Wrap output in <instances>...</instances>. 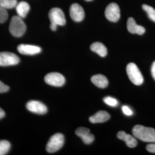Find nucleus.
Instances as JSON below:
<instances>
[{
    "mask_svg": "<svg viewBox=\"0 0 155 155\" xmlns=\"http://www.w3.org/2000/svg\"><path fill=\"white\" fill-rule=\"evenodd\" d=\"M127 29L130 33L138 34L139 35H143L145 32V28L143 26L137 25L132 17H129L127 20Z\"/></svg>",
    "mask_w": 155,
    "mask_h": 155,
    "instance_id": "nucleus-13",
    "label": "nucleus"
},
{
    "mask_svg": "<svg viewBox=\"0 0 155 155\" xmlns=\"http://www.w3.org/2000/svg\"><path fill=\"white\" fill-rule=\"evenodd\" d=\"M45 83L52 86L61 87L65 83V78L58 72H51L45 75Z\"/></svg>",
    "mask_w": 155,
    "mask_h": 155,
    "instance_id": "nucleus-7",
    "label": "nucleus"
},
{
    "mask_svg": "<svg viewBox=\"0 0 155 155\" xmlns=\"http://www.w3.org/2000/svg\"><path fill=\"white\" fill-rule=\"evenodd\" d=\"M110 118V114L105 111H99L89 118L90 122L93 124L103 123L108 121Z\"/></svg>",
    "mask_w": 155,
    "mask_h": 155,
    "instance_id": "nucleus-14",
    "label": "nucleus"
},
{
    "mask_svg": "<svg viewBox=\"0 0 155 155\" xmlns=\"http://www.w3.org/2000/svg\"><path fill=\"white\" fill-rule=\"evenodd\" d=\"M133 136L136 138L147 143H155V129L137 125L133 128Z\"/></svg>",
    "mask_w": 155,
    "mask_h": 155,
    "instance_id": "nucleus-1",
    "label": "nucleus"
},
{
    "mask_svg": "<svg viewBox=\"0 0 155 155\" xmlns=\"http://www.w3.org/2000/svg\"><path fill=\"white\" fill-rule=\"evenodd\" d=\"M143 9H144L146 13H147V15L150 18V20H151L152 21L155 22V9L152 8V6L146 4H144L142 6Z\"/></svg>",
    "mask_w": 155,
    "mask_h": 155,
    "instance_id": "nucleus-21",
    "label": "nucleus"
},
{
    "mask_svg": "<svg viewBox=\"0 0 155 155\" xmlns=\"http://www.w3.org/2000/svg\"><path fill=\"white\" fill-rule=\"evenodd\" d=\"M123 113L128 116H130L133 114V111L127 106H123L122 107Z\"/></svg>",
    "mask_w": 155,
    "mask_h": 155,
    "instance_id": "nucleus-24",
    "label": "nucleus"
},
{
    "mask_svg": "<svg viewBox=\"0 0 155 155\" xmlns=\"http://www.w3.org/2000/svg\"><path fill=\"white\" fill-rule=\"evenodd\" d=\"M9 90V86L6 85L5 84L0 81V93H4L7 92Z\"/></svg>",
    "mask_w": 155,
    "mask_h": 155,
    "instance_id": "nucleus-25",
    "label": "nucleus"
},
{
    "mask_svg": "<svg viewBox=\"0 0 155 155\" xmlns=\"http://www.w3.org/2000/svg\"><path fill=\"white\" fill-rule=\"evenodd\" d=\"M8 14L6 9L0 5V23H4L7 20Z\"/></svg>",
    "mask_w": 155,
    "mask_h": 155,
    "instance_id": "nucleus-23",
    "label": "nucleus"
},
{
    "mask_svg": "<svg viewBox=\"0 0 155 155\" xmlns=\"http://www.w3.org/2000/svg\"><path fill=\"white\" fill-rule=\"evenodd\" d=\"M104 102L106 105L111 107H116L118 105V101L111 97H106L104 98Z\"/></svg>",
    "mask_w": 155,
    "mask_h": 155,
    "instance_id": "nucleus-22",
    "label": "nucleus"
},
{
    "mask_svg": "<svg viewBox=\"0 0 155 155\" xmlns=\"http://www.w3.org/2000/svg\"><path fill=\"white\" fill-rule=\"evenodd\" d=\"M17 0H0V5L5 9H11L16 8Z\"/></svg>",
    "mask_w": 155,
    "mask_h": 155,
    "instance_id": "nucleus-19",
    "label": "nucleus"
},
{
    "mask_svg": "<svg viewBox=\"0 0 155 155\" xmlns=\"http://www.w3.org/2000/svg\"><path fill=\"white\" fill-rule=\"evenodd\" d=\"M18 52L25 55H35L41 52L40 47L29 45H20L17 47Z\"/></svg>",
    "mask_w": 155,
    "mask_h": 155,
    "instance_id": "nucleus-11",
    "label": "nucleus"
},
{
    "mask_svg": "<svg viewBox=\"0 0 155 155\" xmlns=\"http://www.w3.org/2000/svg\"><path fill=\"white\" fill-rule=\"evenodd\" d=\"M146 149L150 153H155V143H152V144H148L147 146Z\"/></svg>",
    "mask_w": 155,
    "mask_h": 155,
    "instance_id": "nucleus-26",
    "label": "nucleus"
},
{
    "mask_svg": "<svg viewBox=\"0 0 155 155\" xmlns=\"http://www.w3.org/2000/svg\"><path fill=\"white\" fill-rule=\"evenodd\" d=\"M86 1H92V0H86Z\"/></svg>",
    "mask_w": 155,
    "mask_h": 155,
    "instance_id": "nucleus-29",
    "label": "nucleus"
},
{
    "mask_svg": "<svg viewBox=\"0 0 155 155\" xmlns=\"http://www.w3.org/2000/svg\"><path fill=\"white\" fill-rule=\"evenodd\" d=\"M11 144L6 140H0V155H5L11 149Z\"/></svg>",
    "mask_w": 155,
    "mask_h": 155,
    "instance_id": "nucleus-20",
    "label": "nucleus"
},
{
    "mask_svg": "<svg viewBox=\"0 0 155 155\" xmlns=\"http://www.w3.org/2000/svg\"><path fill=\"white\" fill-rule=\"evenodd\" d=\"M26 107L29 111L38 114H45L47 112V106L38 101H29Z\"/></svg>",
    "mask_w": 155,
    "mask_h": 155,
    "instance_id": "nucleus-9",
    "label": "nucleus"
},
{
    "mask_svg": "<svg viewBox=\"0 0 155 155\" xmlns=\"http://www.w3.org/2000/svg\"><path fill=\"white\" fill-rule=\"evenodd\" d=\"M151 73H152V75L153 78V79L155 80V61L153 63L152 67H151Z\"/></svg>",
    "mask_w": 155,
    "mask_h": 155,
    "instance_id": "nucleus-27",
    "label": "nucleus"
},
{
    "mask_svg": "<svg viewBox=\"0 0 155 155\" xmlns=\"http://www.w3.org/2000/svg\"><path fill=\"white\" fill-rule=\"evenodd\" d=\"M5 115V111L3 110L1 107H0V120L2 119V118H4Z\"/></svg>",
    "mask_w": 155,
    "mask_h": 155,
    "instance_id": "nucleus-28",
    "label": "nucleus"
},
{
    "mask_svg": "<svg viewBox=\"0 0 155 155\" xmlns=\"http://www.w3.org/2000/svg\"><path fill=\"white\" fill-rule=\"evenodd\" d=\"M64 143V136L61 133H56L49 140L46 146V150L48 153H54L61 149Z\"/></svg>",
    "mask_w": 155,
    "mask_h": 155,
    "instance_id": "nucleus-5",
    "label": "nucleus"
},
{
    "mask_svg": "<svg viewBox=\"0 0 155 155\" xmlns=\"http://www.w3.org/2000/svg\"><path fill=\"white\" fill-rule=\"evenodd\" d=\"M75 134L82 140L83 143L86 144H90L94 140V136L90 133L89 129L86 127H81L78 128Z\"/></svg>",
    "mask_w": 155,
    "mask_h": 155,
    "instance_id": "nucleus-12",
    "label": "nucleus"
},
{
    "mask_svg": "<svg viewBox=\"0 0 155 155\" xmlns=\"http://www.w3.org/2000/svg\"><path fill=\"white\" fill-rule=\"evenodd\" d=\"M30 6L27 2L22 1L17 4L16 6V10L18 16L24 18L27 16L28 12L29 11Z\"/></svg>",
    "mask_w": 155,
    "mask_h": 155,
    "instance_id": "nucleus-17",
    "label": "nucleus"
},
{
    "mask_svg": "<svg viewBox=\"0 0 155 155\" xmlns=\"http://www.w3.org/2000/svg\"><path fill=\"white\" fill-rule=\"evenodd\" d=\"M127 76L130 81L135 85H141L144 82V78L136 64L130 63L127 67Z\"/></svg>",
    "mask_w": 155,
    "mask_h": 155,
    "instance_id": "nucleus-4",
    "label": "nucleus"
},
{
    "mask_svg": "<svg viewBox=\"0 0 155 155\" xmlns=\"http://www.w3.org/2000/svg\"><path fill=\"white\" fill-rule=\"evenodd\" d=\"M91 81L97 87L101 89L106 88L109 83L106 77L101 74L95 75L93 76L91 79Z\"/></svg>",
    "mask_w": 155,
    "mask_h": 155,
    "instance_id": "nucleus-16",
    "label": "nucleus"
},
{
    "mask_svg": "<svg viewBox=\"0 0 155 155\" xmlns=\"http://www.w3.org/2000/svg\"><path fill=\"white\" fill-rule=\"evenodd\" d=\"M90 49L101 57H105L107 54L106 47L100 42H95L92 44L90 46Z\"/></svg>",
    "mask_w": 155,
    "mask_h": 155,
    "instance_id": "nucleus-18",
    "label": "nucleus"
},
{
    "mask_svg": "<svg viewBox=\"0 0 155 155\" xmlns=\"http://www.w3.org/2000/svg\"><path fill=\"white\" fill-rule=\"evenodd\" d=\"M48 16L51 22L50 28L52 31H55L58 25H64L66 22L63 12L58 8H52L49 12Z\"/></svg>",
    "mask_w": 155,
    "mask_h": 155,
    "instance_id": "nucleus-2",
    "label": "nucleus"
},
{
    "mask_svg": "<svg viewBox=\"0 0 155 155\" xmlns=\"http://www.w3.org/2000/svg\"><path fill=\"white\" fill-rule=\"evenodd\" d=\"M117 137L125 141L129 148H134L137 145V141L135 137L127 134L124 131H120L117 133Z\"/></svg>",
    "mask_w": 155,
    "mask_h": 155,
    "instance_id": "nucleus-15",
    "label": "nucleus"
},
{
    "mask_svg": "<svg viewBox=\"0 0 155 155\" xmlns=\"http://www.w3.org/2000/svg\"><path fill=\"white\" fill-rule=\"evenodd\" d=\"M20 62L17 56L12 52H0V66H10L16 65Z\"/></svg>",
    "mask_w": 155,
    "mask_h": 155,
    "instance_id": "nucleus-6",
    "label": "nucleus"
},
{
    "mask_svg": "<svg viewBox=\"0 0 155 155\" xmlns=\"http://www.w3.org/2000/svg\"><path fill=\"white\" fill-rule=\"evenodd\" d=\"M70 15L72 20L75 22H81L84 17V12L79 4H73L70 8Z\"/></svg>",
    "mask_w": 155,
    "mask_h": 155,
    "instance_id": "nucleus-10",
    "label": "nucleus"
},
{
    "mask_svg": "<svg viewBox=\"0 0 155 155\" xmlns=\"http://www.w3.org/2000/svg\"><path fill=\"white\" fill-rule=\"evenodd\" d=\"M26 25L22 18L15 16L12 18L9 25V31L12 35L16 38H20L25 32Z\"/></svg>",
    "mask_w": 155,
    "mask_h": 155,
    "instance_id": "nucleus-3",
    "label": "nucleus"
},
{
    "mask_svg": "<svg viewBox=\"0 0 155 155\" xmlns=\"http://www.w3.org/2000/svg\"><path fill=\"white\" fill-rule=\"evenodd\" d=\"M105 15L109 21L111 22H117L121 16L119 6L116 3H111L106 7Z\"/></svg>",
    "mask_w": 155,
    "mask_h": 155,
    "instance_id": "nucleus-8",
    "label": "nucleus"
}]
</instances>
